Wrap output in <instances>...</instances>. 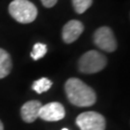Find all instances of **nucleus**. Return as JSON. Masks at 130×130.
Here are the masks:
<instances>
[{
  "mask_svg": "<svg viewBox=\"0 0 130 130\" xmlns=\"http://www.w3.org/2000/svg\"><path fill=\"white\" fill-rule=\"evenodd\" d=\"M0 130H4V126H3V123L1 121H0Z\"/></svg>",
  "mask_w": 130,
  "mask_h": 130,
  "instance_id": "obj_14",
  "label": "nucleus"
},
{
  "mask_svg": "<svg viewBox=\"0 0 130 130\" xmlns=\"http://www.w3.org/2000/svg\"><path fill=\"white\" fill-rule=\"evenodd\" d=\"M12 70V60L9 53L0 48V79L9 75Z\"/></svg>",
  "mask_w": 130,
  "mask_h": 130,
  "instance_id": "obj_9",
  "label": "nucleus"
},
{
  "mask_svg": "<svg viewBox=\"0 0 130 130\" xmlns=\"http://www.w3.org/2000/svg\"><path fill=\"white\" fill-rule=\"evenodd\" d=\"M66 116L64 106L59 102H50L41 107L39 118L46 121H61Z\"/></svg>",
  "mask_w": 130,
  "mask_h": 130,
  "instance_id": "obj_6",
  "label": "nucleus"
},
{
  "mask_svg": "<svg viewBox=\"0 0 130 130\" xmlns=\"http://www.w3.org/2000/svg\"><path fill=\"white\" fill-rule=\"evenodd\" d=\"M106 65L107 59L105 56L95 50H90L84 53L79 59L78 69L82 73L92 74L102 70Z\"/></svg>",
  "mask_w": 130,
  "mask_h": 130,
  "instance_id": "obj_3",
  "label": "nucleus"
},
{
  "mask_svg": "<svg viewBox=\"0 0 130 130\" xmlns=\"http://www.w3.org/2000/svg\"><path fill=\"white\" fill-rule=\"evenodd\" d=\"M47 47L45 44H43L42 42H37L34 46H33V50L31 52V57L35 61L39 60L42 58L43 56L46 54Z\"/></svg>",
  "mask_w": 130,
  "mask_h": 130,
  "instance_id": "obj_12",
  "label": "nucleus"
},
{
  "mask_svg": "<svg viewBox=\"0 0 130 130\" xmlns=\"http://www.w3.org/2000/svg\"><path fill=\"white\" fill-rule=\"evenodd\" d=\"M52 82L48 78L42 77L36 80L33 83V90L38 93H42L47 92L49 89L51 88Z\"/></svg>",
  "mask_w": 130,
  "mask_h": 130,
  "instance_id": "obj_10",
  "label": "nucleus"
},
{
  "mask_svg": "<svg viewBox=\"0 0 130 130\" xmlns=\"http://www.w3.org/2000/svg\"><path fill=\"white\" fill-rule=\"evenodd\" d=\"M42 106V103L39 100H30V101L24 103L20 110L22 120L28 123L35 121L39 118L40 110H41Z\"/></svg>",
  "mask_w": 130,
  "mask_h": 130,
  "instance_id": "obj_8",
  "label": "nucleus"
},
{
  "mask_svg": "<svg viewBox=\"0 0 130 130\" xmlns=\"http://www.w3.org/2000/svg\"><path fill=\"white\" fill-rule=\"evenodd\" d=\"M41 1H42V5H43L44 7H46V8H51V7H53V6L57 3L58 0H41Z\"/></svg>",
  "mask_w": 130,
  "mask_h": 130,
  "instance_id": "obj_13",
  "label": "nucleus"
},
{
  "mask_svg": "<svg viewBox=\"0 0 130 130\" xmlns=\"http://www.w3.org/2000/svg\"><path fill=\"white\" fill-rule=\"evenodd\" d=\"M75 12L77 14H83L92 6L93 0H71Z\"/></svg>",
  "mask_w": 130,
  "mask_h": 130,
  "instance_id": "obj_11",
  "label": "nucleus"
},
{
  "mask_svg": "<svg viewBox=\"0 0 130 130\" xmlns=\"http://www.w3.org/2000/svg\"><path fill=\"white\" fill-rule=\"evenodd\" d=\"M65 91L70 103L78 107H89L96 101L95 93L78 78H70L65 84Z\"/></svg>",
  "mask_w": 130,
  "mask_h": 130,
  "instance_id": "obj_1",
  "label": "nucleus"
},
{
  "mask_svg": "<svg viewBox=\"0 0 130 130\" xmlns=\"http://www.w3.org/2000/svg\"><path fill=\"white\" fill-rule=\"evenodd\" d=\"M62 130H69V129H68V128H63Z\"/></svg>",
  "mask_w": 130,
  "mask_h": 130,
  "instance_id": "obj_15",
  "label": "nucleus"
},
{
  "mask_svg": "<svg viewBox=\"0 0 130 130\" xmlns=\"http://www.w3.org/2000/svg\"><path fill=\"white\" fill-rule=\"evenodd\" d=\"M95 45L106 52H113L117 49V41L113 31L107 26L98 28L93 34Z\"/></svg>",
  "mask_w": 130,
  "mask_h": 130,
  "instance_id": "obj_5",
  "label": "nucleus"
},
{
  "mask_svg": "<svg viewBox=\"0 0 130 130\" xmlns=\"http://www.w3.org/2000/svg\"><path fill=\"white\" fill-rule=\"evenodd\" d=\"M76 124L80 130H105V119L99 113L84 112L76 118Z\"/></svg>",
  "mask_w": 130,
  "mask_h": 130,
  "instance_id": "obj_4",
  "label": "nucleus"
},
{
  "mask_svg": "<svg viewBox=\"0 0 130 130\" xmlns=\"http://www.w3.org/2000/svg\"><path fill=\"white\" fill-rule=\"evenodd\" d=\"M9 13L19 23H31L38 14V10L28 0H14L9 5Z\"/></svg>",
  "mask_w": 130,
  "mask_h": 130,
  "instance_id": "obj_2",
  "label": "nucleus"
},
{
  "mask_svg": "<svg viewBox=\"0 0 130 130\" xmlns=\"http://www.w3.org/2000/svg\"><path fill=\"white\" fill-rule=\"evenodd\" d=\"M84 31V25L78 20H70L63 27L62 38L66 43L75 42Z\"/></svg>",
  "mask_w": 130,
  "mask_h": 130,
  "instance_id": "obj_7",
  "label": "nucleus"
}]
</instances>
